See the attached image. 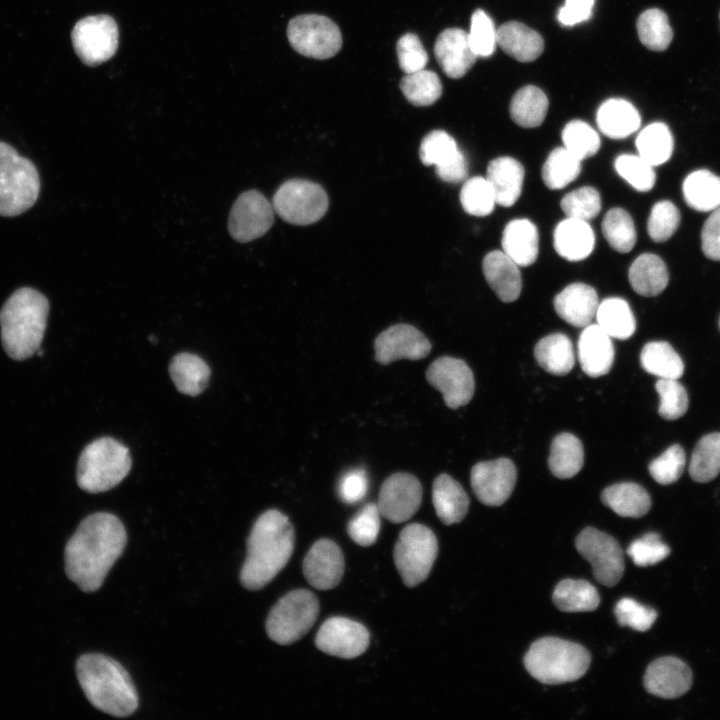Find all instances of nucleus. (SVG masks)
Returning <instances> with one entry per match:
<instances>
[{
  "mask_svg": "<svg viewBox=\"0 0 720 720\" xmlns=\"http://www.w3.org/2000/svg\"><path fill=\"white\" fill-rule=\"evenodd\" d=\"M126 543V530L118 517L106 512L89 515L66 544L68 578L84 592L98 590Z\"/></svg>",
  "mask_w": 720,
  "mask_h": 720,
  "instance_id": "f257e3e1",
  "label": "nucleus"
},
{
  "mask_svg": "<svg viewBox=\"0 0 720 720\" xmlns=\"http://www.w3.org/2000/svg\"><path fill=\"white\" fill-rule=\"evenodd\" d=\"M295 544V532L288 517L271 509L255 521L247 539V556L240 582L248 590H259L272 581L288 563Z\"/></svg>",
  "mask_w": 720,
  "mask_h": 720,
  "instance_id": "f03ea898",
  "label": "nucleus"
},
{
  "mask_svg": "<svg viewBox=\"0 0 720 720\" xmlns=\"http://www.w3.org/2000/svg\"><path fill=\"white\" fill-rule=\"evenodd\" d=\"M79 684L89 702L115 717H127L138 707L132 679L116 660L98 653L82 655L76 663Z\"/></svg>",
  "mask_w": 720,
  "mask_h": 720,
  "instance_id": "7ed1b4c3",
  "label": "nucleus"
},
{
  "mask_svg": "<svg viewBox=\"0 0 720 720\" xmlns=\"http://www.w3.org/2000/svg\"><path fill=\"white\" fill-rule=\"evenodd\" d=\"M48 311V300L33 288H20L6 300L0 310V326L2 344L9 357L24 360L39 350Z\"/></svg>",
  "mask_w": 720,
  "mask_h": 720,
  "instance_id": "20e7f679",
  "label": "nucleus"
},
{
  "mask_svg": "<svg viewBox=\"0 0 720 720\" xmlns=\"http://www.w3.org/2000/svg\"><path fill=\"white\" fill-rule=\"evenodd\" d=\"M590 661V654L582 645L556 637L535 641L524 657L529 674L549 685L581 678L588 670Z\"/></svg>",
  "mask_w": 720,
  "mask_h": 720,
  "instance_id": "39448f33",
  "label": "nucleus"
},
{
  "mask_svg": "<svg viewBox=\"0 0 720 720\" xmlns=\"http://www.w3.org/2000/svg\"><path fill=\"white\" fill-rule=\"evenodd\" d=\"M132 465L128 448L111 437L89 443L81 452L77 465L78 486L89 493H100L117 486Z\"/></svg>",
  "mask_w": 720,
  "mask_h": 720,
  "instance_id": "423d86ee",
  "label": "nucleus"
},
{
  "mask_svg": "<svg viewBox=\"0 0 720 720\" xmlns=\"http://www.w3.org/2000/svg\"><path fill=\"white\" fill-rule=\"evenodd\" d=\"M39 190L35 165L0 142V215L12 217L25 212L36 202Z\"/></svg>",
  "mask_w": 720,
  "mask_h": 720,
  "instance_id": "0eeeda50",
  "label": "nucleus"
},
{
  "mask_svg": "<svg viewBox=\"0 0 720 720\" xmlns=\"http://www.w3.org/2000/svg\"><path fill=\"white\" fill-rule=\"evenodd\" d=\"M318 615L317 597L309 590H293L280 598L270 610L266 632L275 643L290 645L309 632Z\"/></svg>",
  "mask_w": 720,
  "mask_h": 720,
  "instance_id": "6e6552de",
  "label": "nucleus"
},
{
  "mask_svg": "<svg viewBox=\"0 0 720 720\" xmlns=\"http://www.w3.org/2000/svg\"><path fill=\"white\" fill-rule=\"evenodd\" d=\"M437 554L438 542L432 530L419 523L405 526L393 551L394 563L403 583L412 588L426 580Z\"/></svg>",
  "mask_w": 720,
  "mask_h": 720,
  "instance_id": "1a4fd4ad",
  "label": "nucleus"
},
{
  "mask_svg": "<svg viewBox=\"0 0 720 720\" xmlns=\"http://www.w3.org/2000/svg\"><path fill=\"white\" fill-rule=\"evenodd\" d=\"M272 205L286 222L309 225L325 215L329 201L319 184L304 179H290L277 189Z\"/></svg>",
  "mask_w": 720,
  "mask_h": 720,
  "instance_id": "9d476101",
  "label": "nucleus"
},
{
  "mask_svg": "<svg viewBox=\"0 0 720 720\" xmlns=\"http://www.w3.org/2000/svg\"><path fill=\"white\" fill-rule=\"evenodd\" d=\"M287 37L295 51L313 59L331 58L342 47L339 27L328 17L318 14H304L291 19Z\"/></svg>",
  "mask_w": 720,
  "mask_h": 720,
  "instance_id": "9b49d317",
  "label": "nucleus"
},
{
  "mask_svg": "<svg viewBox=\"0 0 720 720\" xmlns=\"http://www.w3.org/2000/svg\"><path fill=\"white\" fill-rule=\"evenodd\" d=\"M578 552L592 565L595 579L608 587L616 585L624 573L623 551L612 536L592 527L576 538Z\"/></svg>",
  "mask_w": 720,
  "mask_h": 720,
  "instance_id": "f8f14e48",
  "label": "nucleus"
},
{
  "mask_svg": "<svg viewBox=\"0 0 720 720\" xmlns=\"http://www.w3.org/2000/svg\"><path fill=\"white\" fill-rule=\"evenodd\" d=\"M72 42L80 59L88 65L100 64L115 53L118 28L108 15L89 16L76 23Z\"/></svg>",
  "mask_w": 720,
  "mask_h": 720,
  "instance_id": "ddd939ff",
  "label": "nucleus"
},
{
  "mask_svg": "<svg viewBox=\"0 0 720 720\" xmlns=\"http://www.w3.org/2000/svg\"><path fill=\"white\" fill-rule=\"evenodd\" d=\"M274 208L257 190L241 193L230 210L228 230L232 238L245 243L263 236L274 221Z\"/></svg>",
  "mask_w": 720,
  "mask_h": 720,
  "instance_id": "4468645a",
  "label": "nucleus"
},
{
  "mask_svg": "<svg viewBox=\"0 0 720 720\" xmlns=\"http://www.w3.org/2000/svg\"><path fill=\"white\" fill-rule=\"evenodd\" d=\"M426 379L432 387L441 392L449 408L464 406L473 397V373L461 359L449 356L437 358L428 367Z\"/></svg>",
  "mask_w": 720,
  "mask_h": 720,
  "instance_id": "2eb2a0df",
  "label": "nucleus"
},
{
  "mask_svg": "<svg viewBox=\"0 0 720 720\" xmlns=\"http://www.w3.org/2000/svg\"><path fill=\"white\" fill-rule=\"evenodd\" d=\"M422 485L409 473H395L380 487L377 506L382 517L392 523L409 520L422 502Z\"/></svg>",
  "mask_w": 720,
  "mask_h": 720,
  "instance_id": "dca6fc26",
  "label": "nucleus"
},
{
  "mask_svg": "<svg viewBox=\"0 0 720 720\" xmlns=\"http://www.w3.org/2000/svg\"><path fill=\"white\" fill-rule=\"evenodd\" d=\"M419 157L426 166H435L437 176L449 183H458L468 174L467 160L455 139L444 130H433L421 141Z\"/></svg>",
  "mask_w": 720,
  "mask_h": 720,
  "instance_id": "f3484780",
  "label": "nucleus"
},
{
  "mask_svg": "<svg viewBox=\"0 0 720 720\" xmlns=\"http://www.w3.org/2000/svg\"><path fill=\"white\" fill-rule=\"evenodd\" d=\"M369 639V632L361 623L348 618L332 617L320 627L315 645L328 655L353 659L367 650Z\"/></svg>",
  "mask_w": 720,
  "mask_h": 720,
  "instance_id": "a211bd4d",
  "label": "nucleus"
},
{
  "mask_svg": "<svg viewBox=\"0 0 720 720\" xmlns=\"http://www.w3.org/2000/svg\"><path fill=\"white\" fill-rule=\"evenodd\" d=\"M516 478L515 465L508 458L479 462L470 475L476 497L487 506L503 504L511 495Z\"/></svg>",
  "mask_w": 720,
  "mask_h": 720,
  "instance_id": "6ab92c4d",
  "label": "nucleus"
},
{
  "mask_svg": "<svg viewBox=\"0 0 720 720\" xmlns=\"http://www.w3.org/2000/svg\"><path fill=\"white\" fill-rule=\"evenodd\" d=\"M375 360L388 365L399 359L419 360L431 350L426 336L409 324H396L381 332L374 342Z\"/></svg>",
  "mask_w": 720,
  "mask_h": 720,
  "instance_id": "aec40b11",
  "label": "nucleus"
},
{
  "mask_svg": "<svg viewBox=\"0 0 720 720\" xmlns=\"http://www.w3.org/2000/svg\"><path fill=\"white\" fill-rule=\"evenodd\" d=\"M303 574L316 589L336 587L344 574V556L340 547L330 539L316 541L303 560Z\"/></svg>",
  "mask_w": 720,
  "mask_h": 720,
  "instance_id": "412c9836",
  "label": "nucleus"
},
{
  "mask_svg": "<svg viewBox=\"0 0 720 720\" xmlns=\"http://www.w3.org/2000/svg\"><path fill=\"white\" fill-rule=\"evenodd\" d=\"M692 685V672L680 659L662 657L646 669L644 687L652 695L673 699L685 694Z\"/></svg>",
  "mask_w": 720,
  "mask_h": 720,
  "instance_id": "4be33fe9",
  "label": "nucleus"
},
{
  "mask_svg": "<svg viewBox=\"0 0 720 720\" xmlns=\"http://www.w3.org/2000/svg\"><path fill=\"white\" fill-rule=\"evenodd\" d=\"M434 54L442 71L452 79L463 77L477 59L468 33L460 28L443 30L435 41Z\"/></svg>",
  "mask_w": 720,
  "mask_h": 720,
  "instance_id": "5701e85b",
  "label": "nucleus"
},
{
  "mask_svg": "<svg viewBox=\"0 0 720 720\" xmlns=\"http://www.w3.org/2000/svg\"><path fill=\"white\" fill-rule=\"evenodd\" d=\"M614 356L611 337L597 323L583 328L578 340V359L585 374L590 377L607 374Z\"/></svg>",
  "mask_w": 720,
  "mask_h": 720,
  "instance_id": "b1692460",
  "label": "nucleus"
},
{
  "mask_svg": "<svg viewBox=\"0 0 720 720\" xmlns=\"http://www.w3.org/2000/svg\"><path fill=\"white\" fill-rule=\"evenodd\" d=\"M599 305L595 289L584 283L566 286L554 298V309L568 324L584 328L595 318Z\"/></svg>",
  "mask_w": 720,
  "mask_h": 720,
  "instance_id": "393cba45",
  "label": "nucleus"
},
{
  "mask_svg": "<svg viewBox=\"0 0 720 720\" xmlns=\"http://www.w3.org/2000/svg\"><path fill=\"white\" fill-rule=\"evenodd\" d=\"M487 283L503 302L515 301L522 289L519 265L503 251L488 253L482 262Z\"/></svg>",
  "mask_w": 720,
  "mask_h": 720,
  "instance_id": "a878e982",
  "label": "nucleus"
},
{
  "mask_svg": "<svg viewBox=\"0 0 720 720\" xmlns=\"http://www.w3.org/2000/svg\"><path fill=\"white\" fill-rule=\"evenodd\" d=\"M524 174L522 164L512 157H498L488 164L486 179L493 190L496 204L510 207L518 200Z\"/></svg>",
  "mask_w": 720,
  "mask_h": 720,
  "instance_id": "bb28decb",
  "label": "nucleus"
},
{
  "mask_svg": "<svg viewBox=\"0 0 720 720\" xmlns=\"http://www.w3.org/2000/svg\"><path fill=\"white\" fill-rule=\"evenodd\" d=\"M553 244L561 257L569 261H580L587 258L594 249V231L587 221L567 217L555 227Z\"/></svg>",
  "mask_w": 720,
  "mask_h": 720,
  "instance_id": "cd10ccee",
  "label": "nucleus"
},
{
  "mask_svg": "<svg viewBox=\"0 0 720 720\" xmlns=\"http://www.w3.org/2000/svg\"><path fill=\"white\" fill-rule=\"evenodd\" d=\"M497 45L509 56L520 62L537 59L544 50L541 35L517 21H509L496 30Z\"/></svg>",
  "mask_w": 720,
  "mask_h": 720,
  "instance_id": "c85d7f7f",
  "label": "nucleus"
},
{
  "mask_svg": "<svg viewBox=\"0 0 720 720\" xmlns=\"http://www.w3.org/2000/svg\"><path fill=\"white\" fill-rule=\"evenodd\" d=\"M501 243L502 251L519 266H529L537 259L538 230L526 218L510 221L503 230Z\"/></svg>",
  "mask_w": 720,
  "mask_h": 720,
  "instance_id": "c756f323",
  "label": "nucleus"
},
{
  "mask_svg": "<svg viewBox=\"0 0 720 720\" xmlns=\"http://www.w3.org/2000/svg\"><path fill=\"white\" fill-rule=\"evenodd\" d=\"M432 500L438 518L446 525L459 523L467 514L469 497L463 487L447 474L433 482Z\"/></svg>",
  "mask_w": 720,
  "mask_h": 720,
  "instance_id": "7c9ffc66",
  "label": "nucleus"
},
{
  "mask_svg": "<svg viewBox=\"0 0 720 720\" xmlns=\"http://www.w3.org/2000/svg\"><path fill=\"white\" fill-rule=\"evenodd\" d=\"M596 121L600 131L607 137L621 139L634 133L641 124L638 110L630 102L612 98L599 107Z\"/></svg>",
  "mask_w": 720,
  "mask_h": 720,
  "instance_id": "2f4dec72",
  "label": "nucleus"
},
{
  "mask_svg": "<svg viewBox=\"0 0 720 720\" xmlns=\"http://www.w3.org/2000/svg\"><path fill=\"white\" fill-rule=\"evenodd\" d=\"M169 374L180 393L197 396L208 385L210 368L199 356L182 352L172 358L169 365Z\"/></svg>",
  "mask_w": 720,
  "mask_h": 720,
  "instance_id": "473e14b6",
  "label": "nucleus"
},
{
  "mask_svg": "<svg viewBox=\"0 0 720 720\" xmlns=\"http://www.w3.org/2000/svg\"><path fill=\"white\" fill-rule=\"evenodd\" d=\"M628 278L636 293L651 297L660 294L666 288L669 274L666 264L659 256L645 253L633 261Z\"/></svg>",
  "mask_w": 720,
  "mask_h": 720,
  "instance_id": "72a5a7b5",
  "label": "nucleus"
},
{
  "mask_svg": "<svg viewBox=\"0 0 720 720\" xmlns=\"http://www.w3.org/2000/svg\"><path fill=\"white\" fill-rule=\"evenodd\" d=\"M601 500L622 517H642L651 507V499L647 491L633 482L617 483L605 488Z\"/></svg>",
  "mask_w": 720,
  "mask_h": 720,
  "instance_id": "f704fd0d",
  "label": "nucleus"
},
{
  "mask_svg": "<svg viewBox=\"0 0 720 720\" xmlns=\"http://www.w3.org/2000/svg\"><path fill=\"white\" fill-rule=\"evenodd\" d=\"M537 363L554 375L568 374L575 364L571 340L562 333H553L540 339L534 348Z\"/></svg>",
  "mask_w": 720,
  "mask_h": 720,
  "instance_id": "c9c22d12",
  "label": "nucleus"
},
{
  "mask_svg": "<svg viewBox=\"0 0 720 720\" xmlns=\"http://www.w3.org/2000/svg\"><path fill=\"white\" fill-rule=\"evenodd\" d=\"M682 191L686 203L697 211L708 212L720 207V177L709 170L700 169L687 175Z\"/></svg>",
  "mask_w": 720,
  "mask_h": 720,
  "instance_id": "e433bc0d",
  "label": "nucleus"
},
{
  "mask_svg": "<svg viewBox=\"0 0 720 720\" xmlns=\"http://www.w3.org/2000/svg\"><path fill=\"white\" fill-rule=\"evenodd\" d=\"M595 318L600 328L611 338L628 339L636 329V321L629 304L619 297L600 302Z\"/></svg>",
  "mask_w": 720,
  "mask_h": 720,
  "instance_id": "4c0bfd02",
  "label": "nucleus"
},
{
  "mask_svg": "<svg viewBox=\"0 0 720 720\" xmlns=\"http://www.w3.org/2000/svg\"><path fill=\"white\" fill-rule=\"evenodd\" d=\"M584 463V451L580 440L570 433L557 435L552 444L548 465L554 476L567 479L575 476Z\"/></svg>",
  "mask_w": 720,
  "mask_h": 720,
  "instance_id": "58836bf2",
  "label": "nucleus"
},
{
  "mask_svg": "<svg viewBox=\"0 0 720 720\" xmlns=\"http://www.w3.org/2000/svg\"><path fill=\"white\" fill-rule=\"evenodd\" d=\"M548 98L538 87L520 88L512 97L509 112L519 126L533 128L542 124L548 110Z\"/></svg>",
  "mask_w": 720,
  "mask_h": 720,
  "instance_id": "ea45409f",
  "label": "nucleus"
},
{
  "mask_svg": "<svg viewBox=\"0 0 720 720\" xmlns=\"http://www.w3.org/2000/svg\"><path fill=\"white\" fill-rule=\"evenodd\" d=\"M553 601L561 611L586 612L599 606L600 597L597 589L588 581L565 579L556 585Z\"/></svg>",
  "mask_w": 720,
  "mask_h": 720,
  "instance_id": "a19ab883",
  "label": "nucleus"
},
{
  "mask_svg": "<svg viewBox=\"0 0 720 720\" xmlns=\"http://www.w3.org/2000/svg\"><path fill=\"white\" fill-rule=\"evenodd\" d=\"M643 369L658 378L678 379L684 372V364L674 348L665 341L647 343L640 355Z\"/></svg>",
  "mask_w": 720,
  "mask_h": 720,
  "instance_id": "79ce46f5",
  "label": "nucleus"
},
{
  "mask_svg": "<svg viewBox=\"0 0 720 720\" xmlns=\"http://www.w3.org/2000/svg\"><path fill=\"white\" fill-rule=\"evenodd\" d=\"M638 155L653 167L667 162L673 152V136L668 126L654 122L644 127L636 141Z\"/></svg>",
  "mask_w": 720,
  "mask_h": 720,
  "instance_id": "37998d69",
  "label": "nucleus"
},
{
  "mask_svg": "<svg viewBox=\"0 0 720 720\" xmlns=\"http://www.w3.org/2000/svg\"><path fill=\"white\" fill-rule=\"evenodd\" d=\"M689 473L699 483L709 482L720 473V433L707 434L698 441L691 455Z\"/></svg>",
  "mask_w": 720,
  "mask_h": 720,
  "instance_id": "c03bdc74",
  "label": "nucleus"
},
{
  "mask_svg": "<svg viewBox=\"0 0 720 720\" xmlns=\"http://www.w3.org/2000/svg\"><path fill=\"white\" fill-rule=\"evenodd\" d=\"M581 161L565 147L552 150L542 167L545 185L553 190L566 187L580 174Z\"/></svg>",
  "mask_w": 720,
  "mask_h": 720,
  "instance_id": "a18cd8bd",
  "label": "nucleus"
},
{
  "mask_svg": "<svg viewBox=\"0 0 720 720\" xmlns=\"http://www.w3.org/2000/svg\"><path fill=\"white\" fill-rule=\"evenodd\" d=\"M400 88L405 98L415 106L432 105L442 94L438 75L425 69L406 74L401 79Z\"/></svg>",
  "mask_w": 720,
  "mask_h": 720,
  "instance_id": "49530a36",
  "label": "nucleus"
},
{
  "mask_svg": "<svg viewBox=\"0 0 720 720\" xmlns=\"http://www.w3.org/2000/svg\"><path fill=\"white\" fill-rule=\"evenodd\" d=\"M602 232L617 252L627 253L636 243V229L630 214L619 207L610 209L602 220Z\"/></svg>",
  "mask_w": 720,
  "mask_h": 720,
  "instance_id": "de8ad7c7",
  "label": "nucleus"
},
{
  "mask_svg": "<svg viewBox=\"0 0 720 720\" xmlns=\"http://www.w3.org/2000/svg\"><path fill=\"white\" fill-rule=\"evenodd\" d=\"M641 43L650 50L663 51L670 45L673 32L667 15L657 8L644 11L637 20Z\"/></svg>",
  "mask_w": 720,
  "mask_h": 720,
  "instance_id": "09e8293b",
  "label": "nucleus"
},
{
  "mask_svg": "<svg viewBox=\"0 0 720 720\" xmlns=\"http://www.w3.org/2000/svg\"><path fill=\"white\" fill-rule=\"evenodd\" d=\"M562 141L564 147L580 160L595 155L601 145L598 133L581 120H572L565 125Z\"/></svg>",
  "mask_w": 720,
  "mask_h": 720,
  "instance_id": "8fccbe9b",
  "label": "nucleus"
},
{
  "mask_svg": "<svg viewBox=\"0 0 720 720\" xmlns=\"http://www.w3.org/2000/svg\"><path fill=\"white\" fill-rule=\"evenodd\" d=\"M460 202L464 211L473 216L489 215L496 204L489 182L480 176L464 182L460 191Z\"/></svg>",
  "mask_w": 720,
  "mask_h": 720,
  "instance_id": "3c124183",
  "label": "nucleus"
},
{
  "mask_svg": "<svg viewBox=\"0 0 720 720\" xmlns=\"http://www.w3.org/2000/svg\"><path fill=\"white\" fill-rule=\"evenodd\" d=\"M616 172L634 189L649 191L656 181L654 167L639 155L622 154L615 159Z\"/></svg>",
  "mask_w": 720,
  "mask_h": 720,
  "instance_id": "603ef678",
  "label": "nucleus"
},
{
  "mask_svg": "<svg viewBox=\"0 0 720 720\" xmlns=\"http://www.w3.org/2000/svg\"><path fill=\"white\" fill-rule=\"evenodd\" d=\"M561 208L568 218L590 221L601 210L599 192L591 187H580L566 194L561 200Z\"/></svg>",
  "mask_w": 720,
  "mask_h": 720,
  "instance_id": "864d4df0",
  "label": "nucleus"
},
{
  "mask_svg": "<svg viewBox=\"0 0 720 720\" xmlns=\"http://www.w3.org/2000/svg\"><path fill=\"white\" fill-rule=\"evenodd\" d=\"M655 388L660 398L658 412L662 418L676 420L686 413L688 395L678 379L659 378Z\"/></svg>",
  "mask_w": 720,
  "mask_h": 720,
  "instance_id": "5fc2aeb1",
  "label": "nucleus"
},
{
  "mask_svg": "<svg viewBox=\"0 0 720 720\" xmlns=\"http://www.w3.org/2000/svg\"><path fill=\"white\" fill-rule=\"evenodd\" d=\"M680 219V212L672 202L662 200L655 203L647 223L650 238L655 242L668 240L678 229Z\"/></svg>",
  "mask_w": 720,
  "mask_h": 720,
  "instance_id": "6e6d98bb",
  "label": "nucleus"
},
{
  "mask_svg": "<svg viewBox=\"0 0 720 720\" xmlns=\"http://www.w3.org/2000/svg\"><path fill=\"white\" fill-rule=\"evenodd\" d=\"M380 517L378 506L369 503L349 521L347 532L350 538L358 545L367 547L374 544L380 531Z\"/></svg>",
  "mask_w": 720,
  "mask_h": 720,
  "instance_id": "4d7b16f0",
  "label": "nucleus"
},
{
  "mask_svg": "<svg viewBox=\"0 0 720 720\" xmlns=\"http://www.w3.org/2000/svg\"><path fill=\"white\" fill-rule=\"evenodd\" d=\"M685 465V451L680 445L675 444L650 463L649 472L656 482L668 485L680 478Z\"/></svg>",
  "mask_w": 720,
  "mask_h": 720,
  "instance_id": "13d9d810",
  "label": "nucleus"
},
{
  "mask_svg": "<svg viewBox=\"0 0 720 720\" xmlns=\"http://www.w3.org/2000/svg\"><path fill=\"white\" fill-rule=\"evenodd\" d=\"M468 39L477 57H488L494 52L496 30L491 18L481 9H477L471 16Z\"/></svg>",
  "mask_w": 720,
  "mask_h": 720,
  "instance_id": "bf43d9fd",
  "label": "nucleus"
},
{
  "mask_svg": "<svg viewBox=\"0 0 720 720\" xmlns=\"http://www.w3.org/2000/svg\"><path fill=\"white\" fill-rule=\"evenodd\" d=\"M632 561L640 567L651 566L664 560L670 554V548L661 541L656 533H647L634 540L627 549Z\"/></svg>",
  "mask_w": 720,
  "mask_h": 720,
  "instance_id": "052dcab7",
  "label": "nucleus"
},
{
  "mask_svg": "<svg viewBox=\"0 0 720 720\" xmlns=\"http://www.w3.org/2000/svg\"><path fill=\"white\" fill-rule=\"evenodd\" d=\"M614 612L621 626H628L640 632L650 629L657 619V612L654 609L644 606L631 598L619 600Z\"/></svg>",
  "mask_w": 720,
  "mask_h": 720,
  "instance_id": "680f3d73",
  "label": "nucleus"
},
{
  "mask_svg": "<svg viewBox=\"0 0 720 720\" xmlns=\"http://www.w3.org/2000/svg\"><path fill=\"white\" fill-rule=\"evenodd\" d=\"M396 51L399 66L406 74L424 69L428 62L427 52L419 37L413 33H406L399 38Z\"/></svg>",
  "mask_w": 720,
  "mask_h": 720,
  "instance_id": "e2e57ef3",
  "label": "nucleus"
},
{
  "mask_svg": "<svg viewBox=\"0 0 720 720\" xmlns=\"http://www.w3.org/2000/svg\"><path fill=\"white\" fill-rule=\"evenodd\" d=\"M368 477L362 468L345 472L338 482V495L346 504L360 502L368 491Z\"/></svg>",
  "mask_w": 720,
  "mask_h": 720,
  "instance_id": "0e129e2a",
  "label": "nucleus"
},
{
  "mask_svg": "<svg viewBox=\"0 0 720 720\" xmlns=\"http://www.w3.org/2000/svg\"><path fill=\"white\" fill-rule=\"evenodd\" d=\"M701 246L707 258L720 261V207L712 211L703 225Z\"/></svg>",
  "mask_w": 720,
  "mask_h": 720,
  "instance_id": "69168bd1",
  "label": "nucleus"
},
{
  "mask_svg": "<svg viewBox=\"0 0 720 720\" xmlns=\"http://www.w3.org/2000/svg\"><path fill=\"white\" fill-rule=\"evenodd\" d=\"M594 0H566L558 12V20L564 26H573L590 18Z\"/></svg>",
  "mask_w": 720,
  "mask_h": 720,
  "instance_id": "338daca9",
  "label": "nucleus"
},
{
  "mask_svg": "<svg viewBox=\"0 0 720 720\" xmlns=\"http://www.w3.org/2000/svg\"><path fill=\"white\" fill-rule=\"evenodd\" d=\"M719 18H720V14H719Z\"/></svg>",
  "mask_w": 720,
  "mask_h": 720,
  "instance_id": "774afa93",
  "label": "nucleus"
}]
</instances>
